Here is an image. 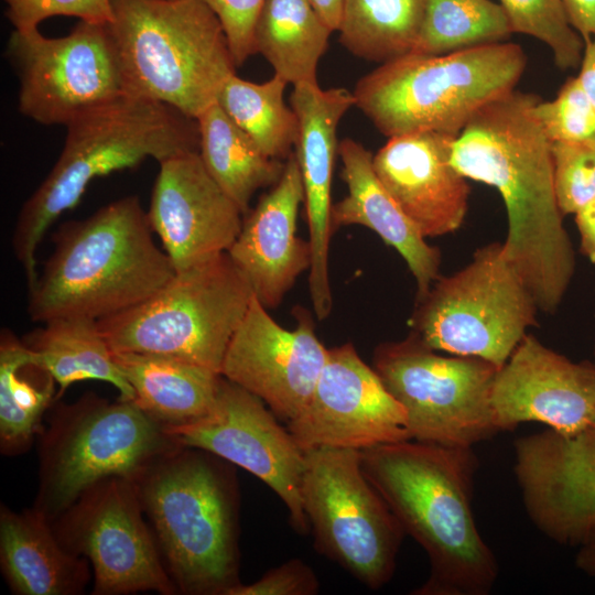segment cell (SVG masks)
Listing matches in <instances>:
<instances>
[{
	"mask_svg": "<svg viewBox=\"0 0 595 595\" xmlns=\"http://www.w3.org/2000/svg\"><path fill=\"white\" fill-rule=\"evenodd\" d=\"M540 97L513 89L479 109L452 145V163L505 203L507 261L540 311L554 313L575 272L553 182L552 142L532 113Z\"/></svg>",
	"mask_w": 595,
	"mask_h": 595,
	"instance_id": "obj_1",
	"label": "cell"
},
{
	"mask_svg": "<svg viewBox=\"0 0 595 595\" xmlns=\"http://www.w3.org/2000/svg\"><path fill=\"white\" fill-rule=\"evenodd\" d=\"M363 470L403 531L426 552L430 575L415 595H486L496 558L472 510V448L415 440L360 451Z\"/></svg>",
	"mask_w": 595,
	"mask_h": 595,
	"instance_id": "obj_2",
	"label": "cell"
},
{
	"mask_svg": "<svg viewBox=\"0 0 595 595\" xmlns=\"http://www.w3.org/2000/svg\"><path fill=\"white\" fill-rule=\"evenodd\" d=\"M152 232L138 196L116 199L61 226L51 257L29 289L30 318L98 321L150 299L176 273Z\"/></svg>",
	"mask_w": 595,
	"mask_h": 595,
	"instance_id": "obj_3",
	"label": "cell"
},
{
	"mask_svg": "<svg viewBox=\"0 0 595 595\" xmlns=\"http://www.w3.org/2000/svg\"><path fill=\"white\" fill-rule=\"evenodd\" d=\"M230 463L178 446L136 480L165 569L185 595H228L240 584L238 484Z\"/></svg>",
	"mask_w": 595,
	"mask_h": 595,
	"instance_id": "obj_4",
	"label": "cell"
},
{
	"mask_svg": "<svg viewBox=\"0 0 595 595\" xmlns=\"http://www.w3.org/2000/svg\"><path fill=\"white\" fill-rule=\"evenodd\" d=\"M55 165L22 205L12 249L29 289L37 278L35 252L52 224L75 207L89 183L148 158L162 162L198 151L197 122L171 106L126 94L66 126Z\"/></svg>",
	"mask_w": 595,
	"mask_h": 595,
	"instance_id": "obj_5",
	"label": "cell"
},
{
	"mask_svg": "<svg viewBox=\"0 0 595 595\" xmlns=\"http://www.w3.org/2000/svg\"><path fill=\"white\" fill-rule=\"evenodd\" d=\"M108 24L127 94L195 119L236 74L216 14L201 0H111Z\"/></svg>",
	"mask_w": 595,
	"mask_h": 595,
	"instance_id": "obj_6",
	"label": "cell"
},
{
	"mask_svg": "<svg viewBox=\"0 0 595 595\" xmlns=\"http://www.w3.org/2000/svg\"><path fill=\"white\" fill-rule=\"evenodd\" d=\"M527 67L519 44L498 42L442 55L409 53L361 77L355 106L386 137H457L490 101L516 89Z\"/></svg>",
	"mask_w": 595,
	"mask_h": 595,
	"instance_id": "obj_7",
	"label": "cell"
},
{
	"mask_svg": "<svg viewBox=\"0 0 595 595\" xmlns=\"http://www.w3.org/2000/svg\"><path fill=\"white\" fill-rule=\"evenodd\" d=\"M39 440L33 507L51 522L100 480H136L155 459L182 446L133 401L111 402L94 392L56 404Z\"/></svg>",
	"mask_w": 595,
	"mask_h": 595,
	"instance_id": "obj_8",
	"label": "cell"
},
{
	"mask_svg": "<svg viewBox=\"0 0 595 595\" xmlns=\"http://www.w3.org/2000/svg\"><path fill=\"white\" fill-rule=\"evenodd\" d=\"M253 295L226 251L176 272L147 301L97 322L112 351L176 358L220 374Z\"/></svg>",
	"mask_w": 595,
	"mask_h": 595,
	"instance_id": "obj_9",
	"label": "cell"
},
{
	"mask_svg": "<svg viewBox=\"0 0 595 595\" xmlns=\"http://www.w3.org/2000/svg\"><path fill=\"white\" fill-rule=\"evenodd\" d=\"M412 332L430 348L478 357L500 368L537 323V303L504 255L502 242L478 248L416 301Z\"/></svg>",
	"mask_w": 595,
	"mask_h": 595,
	"instance_id": "obj_10",
	"label": "cell"
},
{
	"mask_svg": "<svg viewBox=\"0 0 595 595\" xmlns=\"http://www.w3.org/2000/svg\"><path fill=\"white\" fill-rule=\"evenodd\" d=\"M302 502L314 548L370 589L392 577L405 532L366 477L360 451L304 452Z\"/></svg>",
	"mask_w": 595,
	"mask_h": 595,
	"instance_id": "obj_11",
	"label": "cell"
},
{
	"mask_svg": "<svg viewBox=\"0 0 595 595\" xmlns=\"http://www.w3.org/2000/svg\"><path fill=\"white\" fill-rule=\"evenodd\" d=\"M372 368L404 408L412 440L472 448L499 430L491 407L498 367L470 356H441L413 332L375 349Z\"/></svg>",
	"mask_w": 595,
	"mask_h": 595,
	"instance_id": "obj_12",
	"label": "cell"
},
{
	"mask_svg": "<svg viewBox=\"0 0 595 595\" xmlns=\"http://www.w3.org/2000/svg\"><path fill=\"white\" fill-rule=\"evenodd\" d=\"M108 24L79 21L61 37L44 36L39 29L13 30L7 56L18 74L22 115L66 126L127 94Z\"/></svg>",
	"mask_w": 595,
	"mask_h": 595,
	"instance_id": "obj_13",
	"label": "cell"
},
{
	"mask_svg": "<svg viewBox=\"0 0 595 595\" xmlns=\"http://www.w3.org/2000/svg\"><path fill=\"white\" fill-rule=\"evenodd\" d=\"M61 544L85 558L94 595L177 594L140 502L134 480L109 477L52 521Z\"/></svg>",
	"mask_w": 595,
	"mask_h": 595,
	"instance_id": "obj_14",
	"label": "cell"
},
{
	"mask_svg": "<svg viewBox=\"0 0 595 595\" xmlns=\"http://www.w3.org/2000/svg\"><path fill=\"white\" fill-rule=\"evenodd\" d=\"M278 419L260 398L221 376L204 416L165 429L180 445L209 452L262 480L284 504L294 531L306 534L305 454Z\"/></svg>",
	"mask_w": 595,
	"mask_h": 595,
	"instance_id": "obj_15",
	"label": "cell"
},
{
	"mask_svg": "<svg viewBox=\"0 0 595 595\" xmlns=\"http://www.w3.org/2000/svg\"><path fill=\"white\" fill-rule=\"evenodd\" d=\"M286 428L300 448L365 450L411 440L404 408L348 342L328 349L306 407Z\"/></svg>",
	"mask_w": 595,
	"mask_h": 595,
	"instance_id": "obj_16",
	"label": "cell"
},
{
	"mask_svg": "<svg viewBox=\"0 0 595 595\" xmlns=\"http://www.w3.org/2000/svg\"><path fill=\"white\" fill-rule=\"evenodd\" d=\"M513 469L541 532L578 549L595 543V421L573 434L549 429L518 439Z\"/></svg>",
	"mask_w": 595,
	"mask_h": 595,
	"instance_id": "obj_17",
	"label": "cell"
},
{
	"mask_svg": "<svg viewBox=\"0 0 595 595\" xmlns=\"http://www.w3.org/2000/svg\"><path fill=\"white\" fill-rule=\"evenodd\" d=\"M296 315L298 327L285 329L253 295L220 368L223 377L260 398L285 422L309 403L328 353L307 311Z\"/></svg>",
	"mask_w": 595,
	"mask_h": 595,
	"instance_id": "obj_18",
	"label": "cell"
},
{
	"mask_svg": "<svg viewBox=\"0 0 595 595\" xmlns=\"http://www.w3.org/2000/svg\"><path fill=\"white\" fill-rule=\"evenodd\" d=\"M491 407L499 432L534 421L576 433L595 421V365L572 361L527 333L496 374Z\"/></svg>",
	"mask_w": 595,
	"mask_h": 595,
	"instance_id": "obj_19",
	"label": "cell"
},
{
	"mask_svg": "<svg viewBox=\"0 0 595 595\" xmlns=\"http://www.w3.org/2000/svg\"><path fill=\"white\" fill-rule=\"evenodd\" d=\"M148 219L176 272L226 252L244 215L205 167L198 151L159 162Z\"/></svg>",
	"mask_w": 595,
	"mask_h": 595,
	"instance_id": "obj_20",
	"label": "cell"
},
{
	"mask_svg": "<svg viewBox=\"0 0 595 595\" xmlns=\"http://www.w3.org/2000/svg\"><path fill=\"white\" fill-rule=\"evenodd\" d=\"M291 107L298 118L295 158L298 160L307 216L312 266L310 293L315 316L327 317L333 298L328 277L332 183L336 154L337 127L344 115L355 106L353 91L336 87L323 89L318 83L293 86Z\"/></svg>",
	"mask_w": 595,
	"mask_h": 595,
	"instance_id": "obj_21",
	"label": "cell"
},
{
	"mask_svg": "<svg viewBox=\"0 0 595 595\" xmlns=\"http://www.w3.org/2000/svg\"><path fill=\"white\" fill-rule=\"evenodd\" d=\"M456 137L424 131L388 138L374 167L424 238L456 231L468 210L470 187L452 163Z\"/></svg>",
	"mask_w": 595,
	"mask_h": 595,
	"instance_id": "obj_22",
	"label": "cell"
},
{
	"mask_svg": "<svg viewBox=\"0 0 595 595\" xmlns=\"http://www.w3.org/2000/svg\"><path fill=\"white\" fill-rule=\"evenodd\" d=\"M303 201L300 166L295 154L289 155L279 181L244 219L227 250L267 309L277 307L298 277L311 269V244L295 234Z\"/></svg>",
	"mask_w": 595,
	"mask_h": 595,
	"instance_id": "obj_23",
	"label": "cell"
},
{
	"mask_svg": "<svg viewBox=\"0 0 595 595\" xmlns=\"http://www.w3.org/2000/svg\"><path fill=\"white\" fill-rule=\"evenodd\" d=\"M338 154L348 194L332 205V229L361 225L375 231L404 259L416 281V300H421L440 278V250L425 241L392 198L375 171L369 150L345 138L338 144Z\"/></svg>",
	"mask_w": 595,
	"mask_h": 595,
	"instance_id": "obj_24",
	"label": "cell"
},
{
	"mask_svg": "<svg viewBox=\"0 0 595 595\" xmlns=\"http://www.w3.org/2000/svg\"><path fill=\"white\" fill-rule=\"evenodd\" d=\"M89 562L68 552L50 519L34 507H0V567L18 595H77L91 578Z\"/></svg>",
	"mask_w": 595,
	"mask_h": 595,
	"instance_id": "obj_25",
	"label": "cell"
},
{
	"mask_svg": "<svg viewBox=\"0 0 595 595\" xmlns=\"http://www.w3.org/2000/svg\"><path fill=\"white\" fill-rule=\"evenodd\" d=\"M133 389L132 400L165 428L191 423L212 408L221 375L176 358L113 351Z\"/></svg>",
	"mask_w": 595,
	"mask_h": 595,
	"instance_id": "obj_26",
	"label": "cell"
},
{
	"mask_svg": "<svg viewBox=\"0 0 595 595\" xmlns=\"http://www.w3.org/2000/svg\"><path fill=\"white\" fill-rule=\"evenodd\" d=\"M35 363L58 385L57 398L74 382L99 380L111 383L119 399L133 400L134 393L97 320L80 316L57 317L22 339Z\"/></svg>",
	"mask_w": 595,
	"mask_h": 595,
	"instance_id": "obj_27",
	"label": "cell"
},
{
	"mask_svg": "<svg viewBox=\"0 0 595 595\" xmlns=\"http://www.w3.org/2000/svg\"><path fill=\"white\" fill-rule=\"evenodd\" d=\"M55 380L12 332L0 335V450L7 456L29 450L55 396Z\"/></svg>",
	"mask_w": 595,
	"mask_h": 595,
	"instance_id": "obj_28",
	"label": "cell"
},
{
	"mask_svg": "<svg viewBox=\"0 0 595 595\" xmlns=\"http://www.w3.org/2000/svg\"><path fill=\"white\" fill-rule=\"evenodd\" d=\"M333 32L309 0H266L255 30L256 53L288 84L317 83Z\"/></svg>",
	"mask_w": 595,
	"mask_h": 595,
	"instance_id": "obj_29",
	"label": "cell"
},
{
	"mask_svg": "<svg viewBox=\"0 0 595 595\" xmlns=\"http://www.w3.org/2000/svg\"><path fill=\"white\" fill-rule=\"evenodd\" d=\"M198 153L208 173L242 214L253 194L277 183L284 164L267 156L215 102L197 118Z\"/></svg>",
	"mask_w": 595,
	"mask_h": 595,
	"instance_id": "obj_30",
	"label": "cell"
},
{
	"mask_svg": "<svg viewBox=\"0 0 595 595\" xmlns=\"http://www.w3.org/2000/svg\"><path fill=\"white\" fill-rule=\"evenodd\" d=\"M425 0H343L339 42L357 57L386 63L409 54Z\"/></svg>",
	"mask_w": 595,
	"mask_h": 595,
	"instance_id": "obj_31",
	"label": "cell"
},
{
	"mask_svg": "<svg viewBox=\"0 0 595 595\" xmlns=\"http://www.w3.org/2000/svg\"><path fill=\"white\" fill-rule=\"evenodd\" d=\"M288 82L278 75L262 83L236 74L224 83L217 104L269 158L289 155L298 137V118L284 101Z\"/></svg>",
	"mask_w": 595,
	"mask_h": 595,
	"instance_id": "obj_32",
	"label": "cell"
},
{
	"mask_svg": "<svg viewBox=\"0 0 595 595\" xmlns=\"http://www.w3.org/2000/svg\"><path fill=\"white\" fill-rule=\"evenodd\" d=\"M511 33L500 3L491 0H425L418 36L410 53L442 55L505 42Z\"/></svg>",
	"mask_w": 595,
	"mask_h": 595,
	"instance_id": "obj_33",
	"label": "cell"
},
{
	"mask_svg": "<svg viewBox=\"0 0 595 595\" xmlns=\"http://www.w3.org/2000/svg\"><path fill=\"white\" fill-rule=\"evenodd\" d=\"M512 32L544 43L562 71L580 66L584 41L571 26L561 0H500Z\"/></svg>",
	"mask_w": 595,
	"mask_h": 595,
	"instance_id": "obj_34",
	"label": "cell"
},
{
	"mask_svg": "<svg viewBox=\"0 0 595 595\" xmlns=\"http://www.w3.org/2000/svg\"><path fill=\"white\" fill-rule=\"evenodd\" d=\"M532 113L551 142H589L595 138V110L577 76L569 77L554 99L539 98Z\"/></svg>",
	"mask_w": 595,
	"mask_h": 595,
	"instance_id": "obj_35",
	"label": "cell"
},
{
	"mask_svg": "<svg viewBox=\"0 0 595 595\" xmlns=\"http://www.w3.org/2000/svg\"><path fill=\"white\" fill-rule=\"evenodd\" d=\"M553 182L563 216L595 199V147L591 142H552Z\"/></svg>",
	"mask_w": 595,
	"mask_h": 595,
	"instance_id": "obj_36",
	"label": "cell"
},
{
	"mask_svg": "<svg viewBox=\"0 0 595 595\" xmlns=\"http://www.w3.org/2000/svg\"><path fill=\"white\" fill-rule=\"evenodd\" d=\"M4 14L14 31L37 30L46 19L64 15L79 21L108 24L112 21L111 0H3Z\"/></svg>",
	"mask_w": 595,
	"mask_h": 595,
	"instance_id": "obj_37",
	"label": "cell"
},
{
	"mask_svg": "<svg viewBox=\"0 0 595 595\" xmlns=\"http://www.w3.org/2000/svg\"><path fill=\"white\" fill-rule=\"evenodd\" d=\"M218 18L237 67L256 53L255 30L266 0H201Z\"/></svg>",
	"mask_w": 595,
	"mask_h": 595,
	"instance_id": "obj_38",
	"label": "cell"
},
{
	"mask_svg": "<svg viewBox=\"0 0 595 595\" xmlns=\"http://www.w3.org/2000/svg\"><path fill=\"white\" fill-rule=\"evenodd\" d=\"M320 583L315 572L302 560L291 559L249 584H238L228 595H315Z\"/></svg>",
	"mask_w": 595,
	"mask_h": 595,
	"instance_id": "obj_39",
	"label": "cell"
},
{
	"mask_svg": "<svg viewBox=\"0 0 595 595\" xmlns=\"http://www.w3.org/2000/svg\"><path fill=\"white\" fill-rule=\"evenodd\" d=\"M571 26L583 41L595 37V0H561Z\"/></svg>",
	"mask_w": 595,
	"mask_h": 595,
	"instance_id": "obj_40",
	"label": "cell"
},
{
	"mask_svg": "<svg viewBox=\"0 0 595 595\" xmlns=\"http://www.w3.org/2000/svg\"><path fill=\"white\" fill-rule=\"evenodd\" d=\"M581 250L595 263V199L575 214Z\"/></svg>",
	"mask_w": 595,
	"mask_h": 595,
	"instance_id": "obj_41",
	"label": "cell"
},
{
	"mask_svg": "<svg viewBox=\"0 0 595 595\" xmlns=\"http://www.w3.org/2000/svg\"><path fill=\"white\" fill-rule=\"evenodd\" d=\"M577 79L595 110V37L584 41V50L580 63Z\"/></svg>",
	"mask_w": 595,
	"mask_h": 595,
	"instance_id": "obj_42",
	"label": "cell"
},
{
	"mask_svg": "<svg viewBox=\"0 0 595 595\" xmlns=\"http://www.w3.org/2000/svg\"><path fill=\"white\" fill-rule=\"evenodd\" d=\"M333 31H337L342 18L343 0H309Z\"/></svg>",
	"mask_w": 595,
	"mask_h": 595,
	"instance_id": "obj_43",
	"label": "cell"
},
{
	"mask_svg": "<svg viewBox=\"0 0 595 595\" xmlns=\"http://www.w3.org/2000/svg\"><path fill=\"white\" fill-rule=\"evenodd\" d=\"M575 564L582 572L595 580V543L578 549Z\"/></svg>",
	"mask_w": 595,
	"mask_h": 595,
	"instance_id": "obj_44",
	"label": "cell"
},
{
	"mask_svg": "<svg viewBox=\"0 0 595 595\" xmlns=\"http://www.w3.org/2000/svg\"><path fill=\"white\" fill-rule=\"evenodd\" d=\"M589 142L595 147V138Z\"/></svg>",
	"mask_w": 595,
	"mask_h": 595,
	"instance_id": "obj_45",
	"label": "cell"
}]
</instances>
